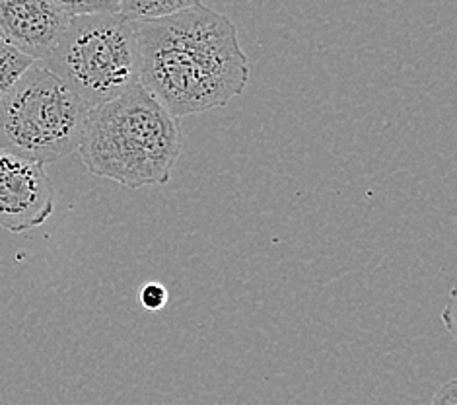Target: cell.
Listing matches in <instances>:
<instances>
[{"mask_svg": "<svg viewBox=\"0 0 457 405\" xmlns=\"http://www.w3.org/2000/svg\"><path fill=\"white\" fill-rule=\"evenodd\" d=\"M55 191L46 166L0 152V228L24 234L47 223Z\"/></svg>", "mask_w": 457, "mask_h": 405, "instance_id": "5b68a950", "label": "cell"}, {"mask_svg": "<svg viewBox=\"0 0 457 405\" xmlns=\"http://www.w3.org/2000/svg\"><path fill=\"white\" fill-rule=\"evenodd\" d=\"M430 405H457V382L452 378L434 393Z\"/></svg>", "mask_w": 457, "mask_h": 405, "instance_id": "8fae6325", "label": "cell"}, {"mask_svg": "<svg viewBox=\"0 0 457 405\" xmlns=\"http://www.w3.org/2000/svg\"><path fill=\"white\" fill-rule=\"evenodd\" d=\"M183 150V131L140 82L112 102L90 107L79 145L92 176L127 190L166 185Z\"/></svg>", "mask_w": 457, "mask_h": 405, "instance_id": "7a4b0ae2", "label": "cell"}, {"mask_svg": "<svg viewBox=\"0 0 457 405\" xmlns=\"http://www.w3.org/2000/svg\"><path fill=\"white\" fill-rule=\"evenodd\" d=\"M168 299H170L168 289L164 287V284H160L156 281L146 283L145 287L140 289V294H138L140 306H143L146 312H152V314L164 310L168 304Z\"/></svg>", "mask_w": 457, "mask_h": 405, "instance_id": "30bf717a", "label": "cell"}, {"mask_svg": "<svg viewBox=\"0 0 457 405\" xmlns=\"http://www.w3.org/2000/svg\"><path fill=\"white\" fill-rule=\"evenodd\" d=\"M71 18L53 0H0V38L39 63L57 46Z\"/></svg>", "mask_w": 457, "mask_h": 405, "instance_id": "8992f818", "label": "cell"}, {"mask_svg": "<svg viewBox=\"0 0 457 405\" xmlns=\"http://www.w3.org/2000/svg\"><path fill=\"white\" fill-rule=\"evenodd\" d=\"M203 4V0H119V13L133 21L166 18Z\"/></svg>", "mask_w": 457, "mask_h": 405, "instance_id": "52a82bcc", "label": "cell"}, {"mask_svg": "<svg viewBox=\"0 0 457 405\" xmlns=\"http://www.w3.org/2000/svg\"><path fill=\"white\" fill-rule=\"evenodd\" d=\"M138 82L173 117L230 104L249 82V61L232 20L197 4L135 21Z\"/></svg>", "mask_w": 457, "mask_h": 405, "instance_id": "6da1fadb", "label": "cell"}, {"mask_svg": "<svg viewBox=\"0 0 457 405\" xmlns=\"http://www.w3.org/2000/svg\"><path fill=\"white\" fill-rule=\"evenodd\" d=\"M90 107L36 63L0 97V152L53 164L79 150Z\"/></svg>", "mask_w": 457, "mask_h": 405, "instance_id": "277c9868", "label": "cell"}, {"mask_svg": "<svg viewBox=\"0 0 457 405\" xmlns=\"http://www.w3.org/2000/svg\"><path fill=\"white\" fill-rule=\"evenodd\" d=\"M39 64L88 107L112 102L138 82L135 21L121 13L72 16Z\"/></svg>", "mask_w": 457, "mask_h": 405, "instance_id": "3957f363", "label": "cell"}, {"mask_svg": "<svg viewBox=\"0 0 457 405\" xmlns=\"http://www.w3.org/2000/svg\"><path fill=\"white\" fill-rule=\"evenodd\" d=\"M36 61L28 55L10 46L8 41L0 38V97H3L12 86L21 79L29 67H34Z\"/></svg>", "mask_w": 457, "mask_h": 405, "instance_id": "ba28073f", "label": "cell"}, {"mask_svg": "<svg viewBox=\"0 0 457 405\" xmlns=\"http://www.w3.org/2000/svg\"><path fill=\"white\" fill-rule=\"evenodd\" d=\"M69 16L96 14V13H119L115 0H53Z\"/></svg>", "mask_w": 457, "mask_h": 405, "instance_id": "9c48e42d", "label": "cell"}, {"mask_svg": "<svg viewBox=\"0 0 457 405\" xmlns=\"http://www.w3.org/2000/svg\"><path fill=\"white\" fill-rule=\"evenodd\" d=\"M115 3H119V0H115Z\"/></svg>", "mask_w": 457, "mask_h": 405, "instance_id": "7c38bea8", "label": "cell"}]
</instances>
